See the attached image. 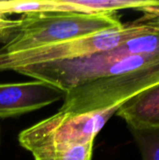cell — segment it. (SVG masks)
<instances>
[{
    "label": "cell",
    "instance_id": "277c9868",
    "mask_svg": "<svg viewBox=\"0 0 159 160\" xmlns=\"http://www.w3.org/2000/svg\"><path fill=\"white\" fill-rule=\"evenodd\" d=\"M159 83V63L120 76L98 79L67 92L61 112L86 114L121 107L140 92Z\"/></svg>",
    "mask_w": 159,
    "mask_h": 160
},
{
    "label": "cell",
    "instance_id": "30bf717a",
    "mask_svg": "<svg viewBox=\"0 0 159 160\" xmlns=\"http://www.w3.org/2000/svg\"><path fill=\"white\" fill-rule=\"evenodd\" d=\"M72 11L60 0L40 1H0V13L7 15L12 13H39V12H61Z\"/></svg>",
    "mask_w": 159,
    "mask_h": 160
},
{
    "label": "cell",
    "instance_id": "6da1fadb",
    "mask_svg": "<svg viewBox=\"0 0 159 160\" xmlns=\"http://www.w3.org/2000/svg\"><path fill=\"white\" fill-rule=\"evenodd\" d=\"M19 24L7 32L0 54L46 47L123 27L117 12H39L22 14Z\"/></svg>",
    "mask_w": 159,
    "mask_h": 160
},
{
    "label": "cell",
    "instance_id": "5bb4252c",
    "mask_svg": "<svg viewBox=\"0 0 159 160\" xmlns=\"http://www.w3.org/2000/svg\"><path fill=\"white\" fill-rule=\"evenodd\" d=\"M151 28H153L154 30L159 31V18H156V19H152L149 20L147 22H145Z\"/></svg>",
    "mask_w": 159,
    "mask_h": 160
},
{
    "label": "cell",
    "instance_id": "5b68a950",
    "mask_svg": "<svg viewBox=\"0 0 159 160\" xmlns=\"http://www.w3.org/2000/svg\"><path fill=\"white\" fill-rule=\"evenodd\" d=\"M120 107L86 114L57 113L20 132V145L30 153L46 146L79 145L94 142L95 138Z\"/></svg>",
    "mask_w": 159,
    "mask_h": 160
},
{
    "label": "cell",
    "instance_id": "ba28073f",
    "mask_svg": "<svg viewBox=\"0 0 159 160\" xmlns=\"http://www.w3.org/2000/svg\"><path fill=\"white\" fill-rule=\"evenodd\" d=\"M72 11L78 12H117L120 9L138 10L151 5L154 0H60Z\"/></svg>",
    "mask_w": 159,
    "mask_h": 160
},
{
    "label": "cell",
    "instance_id": "8fae6325",
    "mask_svg": "<svg viewBox=\"0 0 159 160\" xmlns=\"http://www.w3.org/2000/svg\"><path fill=\"white\" fill-rule=\"evenodd\" d=\"M114 50L125 55H159V31L155 30L151 33L130 38Z\"/></svg>",
    "mask_w": 159,
    "mask_h": 160
},
{
    "label": "cell",
    "instance_id": "52a82bcc",
    "mask_svg": "<svg viewBox=\"0 0 159 160\" xmlns=\"http://www.w3.org/2000/svg\"><path fill=\"white\" fill-rule=\"evenodd\" d=\"M129 129L159 128V83L126 101L115 113Z\"/></svg>",
    "mask_w": 159,
    "mask_h": 160
},
{
    "label": "cell",
    "instance_id": "7a4b0ae2",
    "mask_svg": "<svg viewBox=\"0 0 159 160\" xmlns=\"http://www.w3.org/2000/svg\"><path fill=\"white\" fill-rule=\"evenodd\" d=\"M158 63L159 55H125L112 50L71 60L32 65L16 72L67 92L98 79L129 74Z\"/></svg>",
    "mask_w": 159,
    "mask_h": 160
},
{
    "label": "cell",
    "instance_id": "4fadbf2b",
    "mask_svg": "<svg viewBox=\"0 0 159 160\" xmlns=\"http://www.w3.org/2000/svg\"><path fill=\"white\" fill-rule=\"evenodd\" d=\"M139 11L143 12V18L141 21L147 22L152 19L159 18V0H154V2L146 7L138 9Z\"/></svg>",
    "mask_w": 159,
    "mask_h": 160
},
{
    "label": "cell",
    "instance_id": "7c38bea8",
    "mask_svg": "<svg viewBox=\"0 0 159 160\" xmlns=\"http://www.w3.org/2000/svg\"><path fill=\"white\" fill-rule=\"evenodd\" d=\"M129 130L139 148L142 160H159V128Z\"/></svg>",
    "mask_w": 159,
    "mask_h": 160
},
{
    "label": "cell",
    "instance_id": "9c48e42d",
    "mask_svg": "<svg viewBox=\"0 0 159 160\" xmlns=\"http://www.w3.org/2000/svg\"><path fill=\"white\" fill-rule=\"evenodd\" d=\"M94 142L79 145L46 146L31 152L35 160H92Z\"/></svg>",
    "mask_w": 159,
    "mask_h": 160
},
{
    "label": "cell",
    "instance_id": "3957f363",
    "mask_svg": "<svg viewBox=\"0 0 159 160\" xmlns=\"http://www.w3.org/2000/svg\"><path fill=\"white\" fill-rule=\"evenodd\" d=\"M155 31L145 22L125 24L112 29L68 41L33 49L25 52L0 54V72L19 69L42 63L71 60L114 50L135 37Z\"/></svg>",
    "mask_w": 159,
    "mask_h": 160
},
{
    "label": "cell",
    "instance_id": "8992f818",
    "mask_svg": "<svg viewBox=\"0 0 159 160\" xmlns=\"http://www.w3.org/2000/svg\"><path fill=\"white\" fill-rule=\"evenodd\" d=\"M67 92L42 81L0 83V118L33 112L61 99Z\"/></svg>",
    "mask_w": 159,
    "mask_h": 160
},
{
    "label": "cell",
    "instance_id": "9a60e30c",
    "mask_svg": "<svg viewBox=\"0 0 159 160\" xmlns=\"http://www.w3.org/2000/svg\"><path fill=\"white\" fill-rule=\"evenodd\" d=\"M0 144H1V134H0Z\"/></svg>",
    "mask_w": 159,
    "mask_h": 160
}]
</instances>
